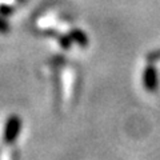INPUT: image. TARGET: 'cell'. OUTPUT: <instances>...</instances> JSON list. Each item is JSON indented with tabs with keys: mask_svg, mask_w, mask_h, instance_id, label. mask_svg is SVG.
Segmentation results:
<instances>
[{
	"mask_svg": "<svg viewBox=\"0 0 160 160\" xmlns=\"http://www.w3.org/2000/svg\"><path fill=\"white\" fill-rule=\"evenodd\" d=\"M22 129V120L16 115L9 116L6 123V129H4V142L6 143H13L16 140L18 135Z\"/></svg>",
	"mask_w": 160,
	"mask_h": 160,
	"instance_id": "1",
	"label": "cell"
},
{
	"mask_svg": "<svg viewBox=\"0 0 160 160\" xmlns=\"http://www.w3.org/2000/svg\"><path fill=\"white\" fill-rule=\"evenodd\" d=\"M143 83L147 91H155L158 87V75L155 68L148 67L144 72V78H143Z\"/></svg>",
	"mask_w": 160,
	"mask_h": 160,
	"instance_id": "2",
	"label": "cell"
},
{
	"mask_svg": "<svg viewBox=\"0 0 160 160\" xmlns=\"http://www.w3.org/2000/svg\"><path fill=\"white\" fill-rule=\"evenodd\" d=\"M8 29H9L8 24L4 22L3 19H0V33H7V32H8Z\"/></svg>",
	"mask_w": 160,
	"mask_h": 160,
	"instance_id": "3",
	"label": "cell"
}]
</instances>
